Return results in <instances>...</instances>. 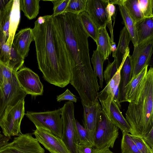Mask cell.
<instances>
[{"mask_svg": "<svg viewBox=\"0 0 153 153\" xmlns=\"http://www.w3.org/2000/svg\"><path fill=\"white\" fill-rule=\"evenodd\" d=\"M38 68L45 80L64 88L70 83L73 62L55 17L40 16L32 29Z\"/></svg>", "mask_w": 153, "mask_h": 153, "instance_id": "1", "label": "cell"}, {"mask_svg": "<svg viewBox=\"0 0 153 153\" xmlns=\"http://www.w3.org/2000/svg\"><path fill=\"white\" fill-rule=\"evenodd\" d=\"M55 17L73 60L71 72L91 67L88 41L89 36L78 15L66 13Z\"/></svg>", "mask_w": 153, "mask_h": 153, "instance_id": "2", "label": "cell"}, {"mask_svg": "<svg viewBox=\"0 0 153 153\" xmlns=\"http://www.w3.org/2000/svg\"><path fill=\"white\" fill-rule=\"evenodd\" d=\"M126 119L131 135L143 137L153 128V68L148 70L137 103H129Z\"/></svg>", "mask_w": 153, "mask_h": 153, "instance_id": "3", "label": "cell"}, {"mask_svg": "<svg viewBox=\"0 0 153 153\" xmlns=\"http://www.w3.org/2000/svg\"><path fill=\"white\" fill-rule=\"evenodd\" d=\"M24 99L14 105L8 106L0 119V126L3 134L10 138L22 134L20 125L25 114Z\"/></svg>", "mask_w": 153, "mask_h": 153, "instance_id": "4", "label": "cell"}, {"mask_svg": "<svg viewBox=\"0 0 153 153\" xmlns=\"http://www.w3.org/2000/svg\"><path fill=\"white\" fill-rule=\"evenodd\" d=\"M62 108L43 112L28 111L25 114L36 128L47 129L62 139L63 123L61 117Z\"/></svg>", "mask_w": 153, "mask_h": 153, "instance_id": "5", "label": "cell"}, {"mask_svg": "<svg viewBox=\"0 0 153 153\" xmlns=\"http://www.w3.org/2000/svg\"><path fill=\"white\" fill-rule=\"evenodd\" d=\"M118 128L111 121L102 110L100 113L94 135V142L96 149L105 147L113 148L119 135Z\"/></svg>", "mask_w": 153, "mask_h": 153, "instance_id": "6", "label": "cell"}, {"mask_svg": "<svg viewBox=\"0 0 153 153\" xmlns=\"http://www.w3.org/2000/svg\"><path fill=\"white\" fill-rule=\"evenodd\" d=\"M63 127L62 139L71 153H77L78 144L76 131V120L73 102H66L62 108Z\"/></svg>", "mask_w": 153, "mask_h": 153, "instance_id": "7", "label": "cell"}, {"mask_svg": "<svg viewBox=\"0 0 153 153\" xmlns=\"http://www.w3.org/2000/svg\"><path fill=\"white\" fill-rule=\"evenodd\" d=\"M44 149L31 133L21 134L0 149V153H45Z\"/></svg>", "mask_w": 153, "mask_h": 153, "instance_id": "8", "label": "cell"}, {"mask_svg": "<svg viewBox=\"0 0 153 153\" xmlns=\"http://www.w3.org/2000/svg\"><path fill=\"white\" fill-rule=\"evenodd\" d=\"M27 94L16 76L0 87V119L8 106L15 105Z\"/></svg>", "mask_w": 153, "mask_h": 153, "instance_id": "9", "label": "cell"}, {"mask_svg": "<svg viewBox=\"0 0 153 153\" xmlns=\"http://www.w3.org/2000/svg\"><path fill=\"white\" fill-rule=\"evenodd\" d=\"M153 37L134 47L133 53L131 56L132 71L131 79L149 65L153 52Z\"/></svg>", "mask_w": 153, "mask_h": 153, "instance_id": "10", "label": "cell"}, {"mask_svg": "<svg viewBox=\"0 0 153 153\" xmlns=\"http://www.w3.org/2000/svg\"><path fill=\"white\" fill-rule=\"evenodd\" d=\"M17 79L27 94L32 96L42 95L43 86L38 75L30 68L23 67L16 73Z\"/></svg>", "mask_w": 153, "mask_h": 153, "instance_id": "11", "label": "cell"}, {"mask_svg": "<svg viewBox=\"0 0 153 153\" xmlns=\"http://www.w3.org/2000/svg\"><path fill=\"white\" fill-rule=\"evenodd\" d=\"M129 54V49H128L127 50L116 74L103 90L97 93V98L101 103L102 110L105 112L109 119L110 105L118 87L121 70L126 56Z\"/></svg>", "mask_w": 153, "mask_h": 153, "instance_id": "12", "label": "cell"}, {"mask_svg": "<svg viewBox=\"0 0 153 153\" xmlns=\"http://www.w3.org/2000/svg\"><path fill=\"white\" fill-rule=\"evenodd\" d=\"M36 140L51 153H71L62 140L50 131L37 127L33 132Z\"/></svg>", "mask_w": 153, "mask_h": 153, "instance_id": "13", "label": "cell"}, {"mask_svg": "<svg viewBox=\"0 0 153 153\" xmlns=\"http://www.w3.org/2000/svg\"><path fill=\"white\" fill-rule=\"evenodd\" d=\"M109 0H87L85 11L99 28L106 27L108 18L106 7Z\"/></svg>", "mask_w": 153, "mask_h": 153, "instance_id": "14", "label": "cell"}, {"mask_svg": "<svg viewBox=\"0 0 153 153\" xmlns=\"http://www.w3.org/2000/svg\"><path fill=\"white\" fill-rule=\"evenodd\" d=\"M82 104L83 108L84 127L94 139L95 131L102 111V106L98 99L91 105Z\"/></svg>", "mask_w": 153, "mask_h": 153, "instance_id": "15", "label": "cell"}, {"mask_svg": "<svg viewBox=\"0 0 153 153\" xmlns=\"http://www.w3.org/2000/svg\"><path fill=\"white\" fill-rule=\"evenodd\" d=\"M148 65H146L134 78L126 87V102L137 103L142 89Z\"/></svg>", "mask_w": 153, "mask_h": 153, "instance_id": "16", "label": "cell"}, {"mask_svg": "<svg viewBox=\"0 0 153 153\" xmlns=\"http://www.w3.org/2000/svg\"><path fill=\"white\" fill-rule=\"evenodd\" d=\"M34 40L32 29H22L15 35L12 44L25 59L28 55L30 43Z\"/></svg>", "mask_w": 153, "mask_h": 153, "instance_id": "17", "label": "cell"}, {"mask_svg": "<svg viewBox=\"0 0 153 153\" xmlns=\"http://www.w3.org/2000/svg\"><path fill=\"white\" fill-rule=\"evenodd\" d=\"M132 74L131 60L129 54L126 56L120 71L118 87L119 99L120 103L126 102V87L131 79Z\"/></svg>", "mask_w": 153, "mask_h": 153, "instance_id": "18", "label": "cell"}, {"mask_svg": "<svg viewBox=\"0 0 153 153\" xmlns=\"http://www.w3.org/2000/svg\"><path fill=\"white\" fill-rule=\"evenodd\" d=\"M109 3L119 6L121 15L125 24V26L128 32L134 47L138 42V37L135 23L131 18L124 6L123 0H109Z\"/></svg>", "mask_w": 153, "mask_h": 153, "instance_id": "19", "label": "cell"}, {"mask_svg": "<svg viewBox=\"0 0 153 153\" xmlns=\"http://www.w3.org/2000/svg\"><path fill=\"white\" fill-rule=\"evenodd\" d=\"M13 0H10L4 10L0 13V46L5 43L9 36L10 15Z\"/></svg>", "mask_w": 153, "mask_h": 153, "instance_id": "20", "label": "cell"}, {"mask_svg": "<svg viewBox=\"0 0 153 153\" xmlns=\"http://www.w3.org/2000/svg\"><path fill=\"white\" fill-rule=\"evenodd\" d=\"M109 119L115 126L120 129L122 133H130L131 128L129 124L113 100L110 105Z\"/></svg>", "mask_w": 153, "mask_h": 153, "instance_id": "21", "label": "cell"}, {"mask_svg": "<svg viewBox=\"0 0 153 153\" xmlns=\"http://www.w3.org/2000/svg\"><path fill=\"white\" fill-rule=\"evenodd\" d=\"M112 42L106 29V27L98 29L97 41V48L104 58L108 59L110 55V48Z\"/></svg>", "mask_w": 153, "mask_h": 153, "instance_id": "22", "label": "cell"}, {"mask_svg": "<svg viewBox=\"0 0 153 153\" xmlns=\"http://www.w3.org/2000/svg\"><path fill=\"white\" fill-rule=\"evenodd\" d=\"M135 25L138 39L137 44L153 37V17L144 18L136 22Z\"/></svg>", "mask_w": 153, "mask_h": 153, "instance_id": "23", "label": "cell"}, {"mask_svg": "<svg viewBox=\"0 0 153 153\" xmlns=\"http://www.w3.org/2000/svg\"><path fill=\"white\" fill-rule=\"evenodd\" d=\"M131 40L130 34L124 26L121 30L118 44L114 58H116L117 67L120 66Z\"/></svg>", "mask_w": 153, "mask_h": 153, "instance_id": "24", "label": "cell"}, {"mask_svg": "<svg viewBox=\"0 0 153 153\" xmlns=\"http://www.w3.org/2000/svg\"><path fill=\"white\" fill-rule=\"evenodd\" d=\"M20 19L19 0H13L10 15L9 26V36L6 42L12 44L14 37L17 29Z\"/></svg>", "mask_w": 153, "mask_h": 153, "instance_id": "25", "label": "cell"}, {"mask_svg": "<svg viewBox=\"0 0 153 153\" xmlns=\"http://www.w3.org/2000/svg\"><path fill=\"white\" fill-rule=\"evenodd\" d=\"M40 0H19L20 10L30 20L35 18L39 13Z\"/></svg>", "mask_w": 153, "mask_h": 153, "instance_id": "26", "label": "cell"}, {"mask_svg": "<svg viewBox=\"0 0 153 153\" xmlns=\"http://www.w3.org/2000/svg\"><path fill=\"white\" fill-rule=\"evenodd\" d=\"M78 15L87 34L96 42L98 28L85 11L80 13Z\"/></svg>", "mask_w": 153, "mask_h": 153, "instance_id": "27", "label": "cell"}, {"mask_svg": "<svg viewBox=\"0 0 153 153\" xmlns=\"http://www.w3.org/2000/svg\"><path fill=\"white\" fill-rule=\"evenodd\" d=\"M91 60L93 67V71L96 76L99 78L100 88H102L103 83V64L105 60L97 49L93 51Z\"/></svg>", "mask_w": 153, "mask_h": 153, "instance_id": "28", "label": "cell"}, {"mask_svg": "<svg viewBox=\"0 0 153 153\" xmlns=\"http://www.w3.org/2000/svg\"><path fill=\"white\" fill-rule=\"evenodd\" d=\"M123 4L135 23L144 18L139 8L138 0H123Z\"/></svg>", "mask_w": 153, "mask_h": 153, "instance_id": "29", "label": "cell"}, {"mask_svg": "<svg viewBox=\"0 0 153 153\" xmlns=\"http://www.w3.org/2000/svg\"><path fill=\"white\" fill-rule=\"evenodd\" d=\"M76 131L78 144H85L94 148L95 147L94 138L88 130L76 120Z\"/></svg>", "mask_w": 153, "mask_h": 153, "instance_id": "30", "label": "cell"}, {"mask_svg": "<svg viewBox=\"0 0 153 153\" xmlns=\"http://www.w3.org/2000/svg\"><path fill=\"white\" fill-rule=\"evenodd\" d=\"M24 59L18 52L12 44L11 47L10 56L7 66L12 71L16 72L23 67Z\"/></svg>", "mask_w": 153, "mask_h": 153, "instance_id": "31", "label": "cell"}, {"mask_svg": "<svg viewBox=\"0 0 153 153\" xmlns=\"http://www.w3.org/2000/svg\"><path fill=\"white\" fill-rule=\"evenodd\" d=\"M121 142L122 153H141L133 141L130 134L122 133Z\"/></svg>", "mask_w": 153, "mask_h": 153, "instance_id": "32", "label": "cell"}, {"mask_svg": "<svg viewBox=\"0 0 153 153\" xmlns=\"http://www.w3.org/2000/svg\"><path fill=\"white\" fill-rule=\"evenodd\" d=\"M87 0H69L65 13L78 15L85 10Z\"/></svg>", "mask_w": 153, "mask_h": 153, "instance_id": "33", "label": "cell"}, {"mask_svg": "<svg viewBox=\"0 0 153 153\" xmlns=\"http://www.w3.org/2000/svg\"><path fill=\"white\" fill-rule=\"evenodd\" d=\"M16 73L0 61V87L15 77Z\"/></svg>", "mask_w": 153, "mask_h": 153, "instance_id": "34", "label": "cell"}, {"mask_svg": "<svg viewBox=\"0 0 153 153\" xmlns=\"http://www.w3.org/2000/svg\"><path fill=\"white\" fill-rule=\"evenodd\" d=\"M140 10L144 18L153 17V0H138Z\"/></svg>", "mask_w": 153, "mask_h": 153, "instance_id": "35", "label": "cell"}, {"mask_svg": "<svg viewBox=\"0 0 153 153\" xmlns=\"http://www.w3.org/2000/svg\"><path fill=\"white\" fill-rule=\"evenodd\" d=\"M118 68L116 58L111 62L108 61V65L103 73V77L107 84L116 74Z\"/></svg>", "mask_w": 153, "mask_h": 153, "instance_id": "36", "label": "cell"}, {"mask_svg": "<svg viewBox=\"0 0 153 153\" xmlns=\"http://www.w3.org/2000/svg\"><path fill=\"white\" fill-rule=\"evenodd\" d=\"M51 1L53 5V16L55 17L65 13L69 0H45Z\"/></svg>", "mask_w": 153, "mask_h": 153, "instance_id": "37", "label": "cell"}, {"mask_svg": "<svg viewBox=\"0 0 153 153\" xmlns=\"http://www.w3.org/2000/svg\"><path fill=\"white\" fill-rule=\"evenodd\" d=\"M116 8L115 5L109 3L106 7V11L108 18L107 25L111 36V40L113 42V30L112 21L114 19Z\"/></svg>", "mask_w": 153, "mask_h": 153, "instance_id": "38", "label": "cell"}, {"mask_svg": "<svg viewBox=\"0 0 153 153\" xmlns=\"http://www.w3.org/2000/svg\"><path fill=\"white\" fill-rule=\"evenodd\" d=\"M130 134L133 141L141 153H153V150L145 142L143 138Z\"/></svg>", "mask_w": 153, "mask_h": 153, "instance_id": "39", "label": "cell"}, {"mask_svg": "<svg viewBox=\"0 0 153 153\" xmlns=\"http://www.w3.org/2000/svg\"><path fill=\"white\" fill-rule=\"evenodd\" d=\"M12 44L6 42L2 44L1 46L0 61L7 66L10 57Z\"/></svg>", "mask_w": 153, "mask_h": 153, "instance_id": "40", "label": "cell"}, {"mask_svg": "<svg viewBox=\"0 0 153 153\" xmlns=\"http://www.w3.org/2000/svg\"><path fill=\"white\" fill-rule=\"evenodd\" d=\"M56 99L57 101L59 102L65 100H68L75 102H77L76 96L68 89L62 94L57 96Z\"/></svg>", "mask_w": 153, "mask_h": 153, "instance_id": "41", "label": "cell"}, {"mask_svg": "<svg viewBox=\"0 0 153 153\" xmlns=\"http://www.w3.org/2000/svg\"><path fill=\"white\" fill-rule=\"evenodd\" d=\"M94 148L85 144H78L76 146L77 153H92Z\"/></svg>", "mask_w": 153, "mask_h": 153, "instance_id": "42", "label": "cell"}, {"mask_svg": "<svg viewBox=\"0 0 153 153\" xmlns=\"http://www.w3.org/2000/svg\"><path fill=\"white\" fill-rule=\"evenodd\" d=\"M143 138L145 142L153 150V128Z\"/></svg>", "mask_w": 153, "mask_h": 153, "instance_id": "43", "label": "cell"}, {"mask_svg": "<svg viewBox=\"0 0 153 153\" xmlns=\"http://www.w3.org/2000/svg\"><path fill=\"white\" fill-rule=\"evenodd\" d=\"M10 139L4 134H2L0 131V149L8 143Z\"/></svg>", "mask_w": 153, "mask_h": 153, "instance_id": "44", "label": "cell"}, {"mask_svg": "<svg viewBox=\"0 0 153 153\" xmlns=\"http://www.w3.org/2000/svg\"><path fill=\"white\" fill-rule=\"evenodd\" d=\"M92 153H114L108 147L101 149H93Z\"/></svg>", "mask_w": 153, "mask_h": 153, "instance_id": "45", "label": "cell"}, {"mask_svg": "<svg viewBox=\"0 0 153 153\" xmlns=\"http://www.w3.org/2000/svg\"><path fill=\"white\" fill-rule=\"evenodd\" d=\"M113 100L114 102L117 104L120 108H121V105L120 103V102L119 99V89L118 88L115 93L114 94V96L113 98Z\"/></svg>", "mask_w": 153, "mask_h": 153, "instance_id": "46", "label": "cell"}, {"mask_svg": "<svg viewBox=\"0 0 153 153\" xmlns=\"http://www.w3.org/2000/svg\"><path fill=\"white\" fill-rule=\"evenodd\" d=\"M9 1L8 0H0V13L4 10L6 5Z\"/></svg>", "mask_w": 153, "mask_h": 153, "instance_id": "47", "label": "cell"}, {"mask_svg": "<svg viewBox=\"0 0 153 153\" xmlns=\"http://www.w3.org/2000/svg\"><path fill=\"white\" fill-rule=\"evenodd\" d=\"M117 49V47L115 43L113 42L112 43L110 48V51L112 52V56L113 57H114L115 52Z\"/></svg>", "mask_w": 153, "mask_h": 153, "instance_id": "48", "label": "cell"}, {"mask_svg": "<svg viewBox=\"0 0 153 153\" xmlns=\"http://www.w3.org/2000/svg\"><path fill=\"white\" fill-rule=\"evenodd\" d=\"M0 49H1V47H0Z\"/></svg>", "mask_w": 153, "mask_h": 153, "instance_id": "49", "label": "cell"}]
</instances>
